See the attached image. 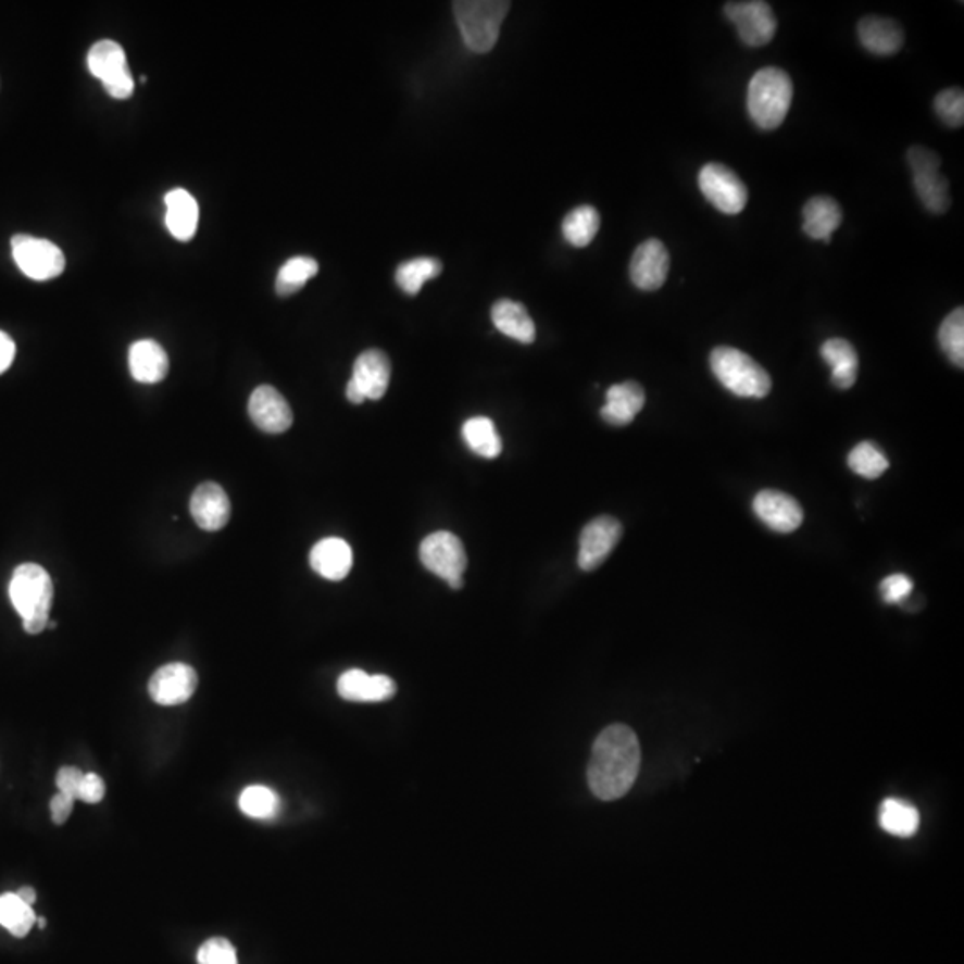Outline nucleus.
I'll use <instances>...</instances> for the list:
<instances>
[{"mask_svg":"<svg viewBox=\"0 0 964 964\" xmlns=\"http://www.w3.org/2000/svg\"><path fill=\"white\" fill-rule=\"evenodd\" d=\"M819 354L824 358L825 363L832 368L830 380L836 388L849 390L855 385L857 372H860V355L850 341L843 340V338H830L822 346Z\"/></svg>","mask_w":964,"mask_h":964,"instance_id":"nucleus-24","label":"nucleus"},{"mask_svg":"<svg viewBox=\"0 0 964 964\" xmlns=\"http://www.w3.org/2000/svg\"><path fill=\"white\" fill-rule=\"evenodd\" d=\"M347 399H349L352 404H363V402H365V397L361 396V391L355 388L352 380H349V385H347Z\"/></svg>","mask_w":964,"mask_h":964,"instance_id":"nucleus-44","label":"nucleus"},{"mask_svg":"<svg viewBox=\"0 0 964 964\" xmlns=\"http://www.w3.org/2000/svg\"><path fill=\"white\" fill-rule=\"evenodd\" d=\"M36 924L35 911L30 905L24 904L18 894H0V925L10 930L15 938H24L29 935L33 925Z\"/></svg>","mask_w":964,"mask_h":964,"instance_id":"nucleus-33","label":"nucleus"},{"mask_svg":"<svg viewBox=\"0 0 964 964\" xmlns=\"http://www.w3.org/2000/svg\"><path fill=\"white\" fill-rule=\"evenodd\" d=\"M935 110L944 124L961 127L964 124V93L961 88H947L935 99Z\"/></svg>","mask_w":964,"mask_h":964,"instance_id":"nucleus-37","label":"nucleus"},{"mask_svg":"<svg viewBox=\"0 0 964 964\" xmlns=\"http://www.w3.org/2000/svg\"><path fill=\"white\" fill-rule=\"evenodd\" d=\"M354 554L346 540L324 538L313 547L310 554L311 568L327 580L346 579L352 569Z\"/></svg>","mask_w":964,"mask_h":964,"instance_id":"nucleus-21","label":"nucleus"},{"mask_svg":"<svg viewBox=\"0 0 964 964\" xmlns=\"http://www.w3.org/2000/svg\"><path fill=\"white\" fill-rule=\"evenodd\" d=\"M74 797L65 793H58L50 800V816L55 825L65 824L71 818L72 810H74Z\"/></svg>","mask_w":964,"mask_h":964,"instance_id":"nucleus-42","label":"nucleus"},{"mask_svg":"<svg viewBox=\"0 0 964 964\" xmlns=\"http://www.w3.org/2000/svg\"><path fill=\"white\" fill-rule=\"evenodd\" d=\"M754 513L769 529L780 535H790L804 522L802 505L791 497L777 490H763L755 494Z\"/></svg>","mask_w":964,"mask_h":964,"instance_id":"nucleus-16","label":"nucleus"},{"mask_svg":"<svg viewBox=\"0 0 964 964\" xmlns=\"http://www.w3.org/2000/svg\"><path fill=\"white\" fill-rule=\"evenodd\" d=\"M847 461H849L850 471L869 480L879 479L880 475L890 468L888 458L872 441H861L860 446L850 450Z\"/></svg>","mask_w":964,"mask_h":964,"instance_id":"nucleus-34","label":"nucleus"},{"mask_svg":"<svg viewBox=\"0 0 964 964\" xmlns=\"http://www.w3.org/2000/svg\"><path fill=\"white\" fill-rule=\"evenodd\" d=\"M240 810L243 815L255 819H272L279 815L280 799L266 786H249L240 794Z\"/></svg>","mask_w":964,"mask_h":964,"instance_id":"nucleus-35","label":"nucleus"},{"mask_svg":"<svg viewBox=\"0 0 964 964\" xmlns=\"http://www.w3.org/2000/svg\"><path fill=\"white\" fill-rule=\"evenodd\" d=\"M641 765L640 741L627 725L605 727L594 740L588 783L600 800L622 799L635 785Z\"/></svg>","mask_w":964,"mask_h":964,"instance_id":"nucleus-1","label":"nucleus"},{"mask_svg":"<svg viewBox=\"0 0 964 964\" xmlns=\"http://www.w3.org/2000/svg\"><path fill=\"white\" fill-rule=\"evenodd\" d=\"M199 677L185 663L161 666L149 680L150 699L160 705L185 704L196 693Z\"/></svg>","mask_w":964,"mask_h":964,"instance_id":"nucleus-13","label":"nucleus"},{"mask_svg":"<svg viewBox=\"0 0 964 964\" xmlns=\"http://www.w3.org/2000/svg\"><path fill=\"white\" fill-rule=\"evenodd\" d=\"M879 822L886 832L900 838H910L918 830V810L904 800L888 799L880 805Z\"/></svg>","mask_w":964,"mask_h":964,"instance_id":"nucleus-29","label":"nucleus"},{"mask_svg":"<svg viewBox=\"0 0 964 964\" xmlns=\"http://www.w3.org/2000/svg\"><path fill=\"white\" fill-rule=\"evenodd\" d=\"M622 524L613 516H599L580 533L577 563L585 572H593L610 558L622 538Z\"/></svg>","mask_w":964,"mask_h":964,"instance_id":"nucleus-12","label":"nucleus"},{"mask_svg":"<svg viewBox=\"0 0 964 964\" xmlns=\"http://www.w3.org/2000/svg\"><path fill=\"white\" fill-rule=\"evenodd\" d=\"M793 100V83L780 68L768 66L750 79L747 108L758 127L777 129L785 122Z\"/></svg>","mask_w":964,"mask_h":964,"instance_id":"nucleus-3","label":"nucleus"},{"mask_svg":"<svg viewBox=\"0 0 964 964\" xmlns=\"http://www.w3.org/2000/svg\"><path fill=\"white\" fill-rule=\"evenodd\" d=\"M461 435H463L466 447L485 460H494L502 452V440H500L499 433L494 429L493 422L486 416H475V418L466 421L461 429Z\"/></svg>","mask_w":964,"mask_h":964,"instance_id":"nucleus-28","label":"nucleus"},{"mask_svg":"<svg viewBox=\"0 0 964 964\" xmlns=\"http://www.w3.org/2000/svg\"><path fill=\"white\" fill-rule=\"evenodd\" d=\"M941 350L955 366H964V311L963 308L952 311L940 325Z\"/></svg>","mask_w":964,"mask_h":964,"instance_id":"nucleus-36","label":"nucleus"},{"mask_svg":"<svg viewBox=\"0 0 964 964\" xmlns=\"http://www.w3.org/2000/svg\"><path fill=\"white\" fill-rule=\"evenodd\" d=\"M725 16L736 25L741 41L749 47H763L774 40L777 30V18L768 2L749 0V2H727Z\"/></svg>","mask_w":964,"mask_h":964,"instance_id":"nucleus-11","label":"nucleus"},{"mask_svg":"<svg viewBox=\"0 0 964 964\" xmlns=\"http://www.w3.org/2000/svg\"><path fill=\"white\" fill-rule=\"evenodd\" d=\"M699 188L711 205L725 215H738L749 200L743 180L722 163H708L699 172Z\"/></svg>","mask_w":964,"mask_h":964,"instance_id":"nucleus-10","label":"nucleus"},{"mask_svg":"<svg viewBox=\"0 0 964 964\" xmlns=\"http://www.w3.org/2000/svg\"><path fill=\"white\" fill-rule=\"evenodd\" d=\"M336 688L349 702H383L397 693V685L388 675H371L360 668L341 674Z\"/></svg>","mask_w":964,"mask_h":964,"instance_id":"nucleus-18","label":"nucleus"},{"mask_svg":"<svg viewBox=\"0 0 964 964\" xmlns=\"http://www.w3.org/2000/svg\"><path fill=\"white\" fill-rule=\"evenodd\" d=\"M166 227L171 230L175 240L188 241L196 236L199 225V204L196 197L177 188L166 193L165 197Z\"/></svg>","mask_w":964,"mask_h":964,"instance_id":"nucleus-25","label":"nucleus"},{"mask_svg":"<svg viewBox=\"0 0 964 964\" xmlns=\"http://www.w3.org/2000/svg\"><path fill=\"white\" fill-rule=\"evenodd\" d=\"M711 371L719 385L733 396L743 399H765L772 391V377L758 361L743 350L716 347L711 352Z\"/></svg>","mask_w":964,"mask_h":964,"instance_id":"nucleus-4","label":"nucleus"},{"mask_svg":"<svg viewBox=\"0 0 964 964\" xmlns=\"http://www.w3.org/2000/svg\"><path fill=\"white\" fill-rule=\"evenodd\" d=\"M861 46L877 55L897 54L904 46V30L885 16H865L857 25Z\"/></svg>","mask_w":964,"mask_h":964,"instance_id":"nucleus-22","label":"nucleus"},{"mask_svg":"<svg viewBox=\"0 0 964 964\" xmlns=\"http://www.w3.org/2000/svg\"><path fill=\"white\" fill-rule=\"evenodd\" d=\"M669 272V254L663 241L647 240L635 250L629 274L633 285L641 291L660 290Z\"/></svg>","mask_w":964,"mask_h":964,"instance_id":"nucleus-14","label":"nucleus"},{"mask_svg":"<svg viewBox=\"0 0 964 964\" xmlns=\"http://www.w3.org/2000/svg\"><path fill=\"white\" fill-rule=\"evenodd\" d=\"M190 513L200 529H224L230 518L229 497L216 483H204L191 494Z\"/></svg>","mask_w":964,"mask_h":964,"instance_id":"nucleus-19","label":"nucleus"},{"mask_svg":"<svg viewBox=\"0 0 964 964\" xmlns=\"http://www.w3.org/2000/svg\"><path fill=\"white\" fill-rule=\"evenodd\" d=\"M599 229L600 215L593 205H579V208L569 211L563 221L565 240L577 249L590 246Z\"/></svg>","mask_w":964,"mask_h":964,"instance_id":"nucleus-30","label":"nucleus"},{"mask_svg":"<svg viewBox=\"0 0 964 964\" xmlns=\"http://www.w3.org/2000/svg\"><path fill=\"white\" fill-rule=\"evenodd\" d=\"M391 363L383 350L371 349L361 352L352 371V383L365 400H379L390 386Z\"/></svg>","mask_w":964,"mask_h":964,"instance_id":"nucleus-17","label":"nucleus"},{"mask_svg":"<svg viewBox=\"0 0 964 964\" xmlns=\"http://www.w3.org/2000/svg\"><path fill=\"white\" fill-rule=\"evenodd\" d=\"M843 222L840 204L830 197H813L804 205V233L813 240L829 243L835 230Z\"/></svg>","mask_w":964,"mask_h":964,"instance_id":"nucleus-26","label":"nucleus"},{"mask_svg":"<svg viewBox=\"0 0 964 964\" xmlns=\"http://www.w3.org/2000/svg\"><path fill=\"white\" fill-rule=\"evenodd\" d=\"M421 561L425 568L447 580L452 590L463 588V574L468 566L465 544L447 530L427 536L421 544Z\"/></svg>","mask_w":964,"mask_h":964,"instance_id":"nucleus-7","label":"nucleus"},{"mask_svg":"<svg viewBox=\"0 0 964 964\" xmlns=\"http://www.w3.org/2000/svg\"><path fill=\"white\" fill-rule=\"evenodd\" d=\"M16 266L33 280H50L63 274L66 258L52 241L29 235H15L11 240Z\"/></svg>","mask_w":964,"mask_h":964,"instance_id":"nucleus-9","label":"nucleus"},{"mask_svg":"<svg viewBox=\"0 0 964 964\" xmlns=\"http://www.w3.org/2000/svg\"><path fill=\"white\" fill-rule=\"evenodd\" d=\"M318 274V263L308 255H297L286 261L280 266L277 280H275V291L277 296L290 297L297 291L304 288L305 283Z\"/></svg>","mask_w":964,"mask_h":964,"instance_id":"nucleus-31","label":"nucleus"},{"mask_svg":"<svg viewBox=\"0 0 964 964\" xmlns=\"http://www.w3.org/2000/svg\"><path fill=\"white\" fill-rule=\"evenodd\" d=\"M105 786L104 780L100 779L97 774H85L80 780L77 799L83 800L86 804H99L104 799Z\"/></svg>","mask_w":964,"mask_h":964,"instance_id":"nucleus-40","label":"nucleus"},{"mask_svg":"<svg viewBox=\"0 0 964 964\" xmlns=\"http://www.w3.org/2000/svg\"><path fill=\"white\" fill-rule=\"evenodd\" d=\"M15 341L0 330V374H4L15 360Z\"/></svg>","mask_w":964,"mask_h":964,"instance_id":"nucleus-43","label":"nucleus"},{"mask_svg":"<svg viewBox=\"0 0 964 964\" xmlns=\"http://www.w3.org/2000/svg\"><path fill=\"white\" fill-rule=\"evenodd\" d=\"M491 321L497 330L513 340L529 346L536 340V325L525 310L524 304L515 300L502 299L494 302L491 310Z\"/></svg>","mask_w":964,"mask_h":964,"instance_id":"nucleus-27","label":"nucleus"},{"mask_svg":"<svg viewBox=\"0 0 964 964\" xmlns=\"http://www.w3.org/2000/svg\"><path fill=\"white\" fill-rule=\"evenodd\" d=\"M452 8L465 46L475 54H486L497 46L511 4L505 0H458Z\"/></svg>","mask_w":964,"mask_h":964,"instance_id":"nucleus-5","label":"nucleus"},{"mask_svg":"<svg viewBox=\"0 0 964 964\" xmlns=\"http://www.w3.org/2000/svg\"><path fill=\"white\" fill-rule=\"evenodd\" d=\"M10 599L27 635H40L47 629L54 585L43 566L35 563L16 566L11 577Z\"/></svg>","mask_w":964,"mask_h":964,"instance_id":"nucleus-2","label":"nucleus"},{"mask_svg":"<svg viewBox=\"0 0 964 964\" xmlns=\"http://www.w3.org/2000/svg\"><path fill=\"white\" fill-rule=\"evenodd\" d=\"M644 390L635 380H625L619 385L611 386L605 393V404L600 410V416L605 424L624 427L635 421L636 415L643 410Z\"/></svg>","mask_w":964,"mask_h":964,"instance_id":"nucleus-20","label":"nucleus"},{"mask_svg":"<svg viewBox=\"0 0 964 964\" xmlns=\"http://www.w3.org/2000/svg\"><path fill=\"white\" fill-rule=\"evenodd\" d=\"M88 68L102 83L113 99H129L135 91V77L127 65L124 47L113 40H100L88 52Z\"/></svg>","mask_w":964,"mask_h":964,"instance_id":"nucleus-8","label":"nucleus"},{"mask_svg":"<svg viewBox=\"0 0 964 964\" xmlns=\"http://www.w3.org/2000/svg\"><path fill=\"white\" fill-rule=\"evenodd\" d=\"M16 894H18V899H21L24 904L30 905V907H33V904L36 902V891L33 890V888H29V886H24V888L16 891Z\"/></svg>","mask_w":964,"mask_h":964,"instance_id":"nucleus-45","label":"nucleus"},{"mask_svg":"<svg viewBox=\"0 0 964 964\" xmlns=\"http://www.w3.org/2000/svg\"><path fill=\"white\" fill-rule=\"evenodd\" d=\"M129 371L138 383L155 385L168 374V355L158 341H136L129 349Z\"/></svg>","mask_w":964,"mask_h":964,"instance_id":"nucleus-23","label":"nucleus"},{"mask_svg":"<svg viewBox=\"0 0 964 964\" xmlns=\"http://www.w3.org/2000/svg\"><path fill=\"white\" fill-rule=\"evenodd\" d=\"M197 961L199 964H238V955L229 941L213 938L200 947Z\"/></svg>","mask_w":964,"mask_h":964,"instance_id":"nucleus-38","label":"nucleus"},{"mask_svg":"<svg viewBox=\"0 0 964 964\" xmlns=\"http://www.w3.org/2000/svg\"><path fill=\"white\" fill-rule=\"evenodd\" d=\"M441 271H443V265L435 258H416V260L405 261L397 268V285L408 296H416L422 290V286L427 280L438 277Z\"/></svg>","mask_w":964,"mask_h":964,"instance_id":"nucleus-32","label":"nucleus"},{"mask_svg":"<svg viewBox=\"0 0 964 964\" xmlns=\"http://www.w3.org/2000/svg\"><path fill=\"white\" fill-rule=\"evenodd\" d=\"M83 777H85V774H83L79 768H75V766H63V768L58 772L55 785H58L60 793L71 794V797H74V799L77 800V791H79V785Z\"/></svg>","mask_w":964,"mask_h":964,"instance_id":"nucleus-41","label":"nucleus"},{"mask_svg":"<svg viewBox=\"0 0 964 964\" xmlns=\"http://www.w3.org/2000/svg\"><path fill=\"white\" fill-rule=\"evenodd\" d=\"M55 627H58V624H55V622H49V625H47V629H55Z\"/></svg>","mask_w":964,"mask_h":964,"instance_id":"nucleus-46","label":"nucleus"},{"mask_svg":"<svg viewBox=\"0 0 964 964\" xmlns=\"http://www.w3.org/2000/svg\"><path fill=\"white\" fill-rule=\"evenodd\" d=\"M907 165L913 172V186L925 210L943 215L950 208L949 183L940 174L941 160L935 150L911 147Z\"/></svg>","mask_w":964,"mask_h":964,"instance_id":"nucleus-6","label":"nucleus"},{"mask_svg":"<svg viewBox=\"0 0 964 964\" xmlns=\"http://www.w3.org/2000/svg\"><path fill=\"white\" fill-rule=\"evenodd\" d=\"M249 415L258 429L266 435H283L293 424L290 404L272 386H260L249 400Z\"/></svg>","mask_w":964,"mask_h":964,"instance_id":"nucleus-15","label":"nucleus"},{"mask_svg":"<svg viewBox=\"0 0 964 964\" xmlns=\"http://www.w3.org/2000/svg\"><path fill=\"white\" fill-rule=\"evenodd\" d=\"M913 580L904 574H893L880 583V594L888 604H902L913 593Z\"/></svg>","mask_w":964,"mask_h":964,"instance_id":"nucleus-39","label":"nucleus"}]
</instances>
